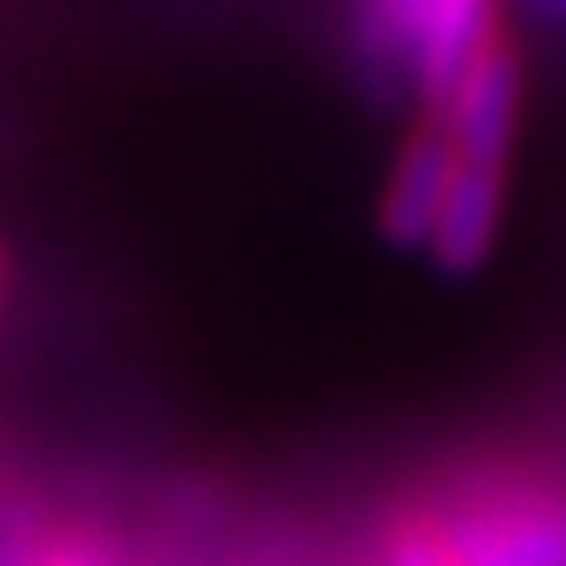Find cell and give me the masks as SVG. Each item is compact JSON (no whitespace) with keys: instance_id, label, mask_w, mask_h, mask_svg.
I'll return each mask as SVG.
<instances>
[{"instance_id":"cell-1","label":"cell","mask_w":566,"mask_h":566,"mask_svg":"<svg viewBox=\"0 0 566 566\" xmlns=\"http://www.w3.org/2000/svg\"><path fill=\"white\" fill-rule=\"evenodd\" d=\"M517 116H523V55L512 33L495 22L479 50L462 61L451 88L434 105V122L451 138V155L468 166H501L512 171V144H517Z\"/></svg>"},{"instance_id":"cell-2","label":"cell","mask_w":566,"mask_h":566,"mask_svg":"<svg viewBox=\"0 0 566 566\" xmlns=\"http://www.w3.org/2000/svg\"><path fill=\"white\" fill-rule=\"evenodd\" d=\"M446 192H451V138L429 116L390 155V171H385V188H379L375 203L379 237L390 248H401V253H429L440 209H446Z\"/></svg>"},{"instance_id":"cell-3","label":"cell","mask_w":566,"mask_h":566,"mask_svg":"<svg viewBox=\"0 0 566 566\" xmlns=\"http://www.w3.org/2000/svg\"><path fill=\"white\" fill-rule=\"evenodd\" d=\"M506 182H512V171H501V166H468V160L451 155V192H446L434 242L423 253L434 270H446V275H479L490 264V253L501 248V231H506Z\"/></svg>"},{"instance_id":"cell-4","label":"cell","mask_w":566,"mask_h":566,"mask_svg":"<svg viewBox=\"0 0 566 566\" xmlns=\"http://www.w3.org/2000/svg\"><path fill=\"white\" fill-rule=\"evenodd\" d=\"M385 566H468L462 551H457V534L446 517L434 512H418L407 517L396 534H390V562Z\"/></svg>"},{"instance_id":"cell-5","label":"cell","mask_w":566,"mask_h":566,"mask_svg":"<svg viewBox=\"0 0 566 566\" xmlns=\"http://www.w3.org/2000/svg\"><path fill=\"white\" fill-rule=\"evenodd\" d=\"M33 566H111L94 545H77V539H66V545H50V551H39Z\"/></svg>"},{"instance_id":"cell-6","label":"cell","mask_w":566,"mask_h":566,"mask_svg":"<svg viewBox=\"0 0 566 566\" xmlns=\"http://www.w3.org/2000/svg\"><path fill=\"white\" fill-rule=\"evenodd\" d=\"M6 292H11V259H6V248H0V308H6Z\"/></svg>"}]
</instances>
